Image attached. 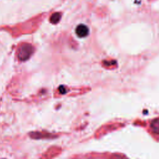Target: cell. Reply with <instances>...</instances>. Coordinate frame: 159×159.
I'll return each mask as SVG.
<instances>
[{"label":"cell","instance_id":"obj_4","mask_svg":"<svg viewBox=\"0 0 159 159\" xmlns=\"http://www.w3.org/2000/svg\"><path fill=\"white\" fill-rule=\"evenodd\" d=\"M61 19V14L59 12H55L50 17V22L53 24H57Z\"/></svg>","mask_w":159,"mask_h":159},{"label":"cell","instance_id":"obj_3","mask_svg":"<svg viewBox=\"0 0 159 159\" xmlns=\"http://www.w3.org/2000/svg\"><path fill=\"white\" fill-rule=\"evenodd\" d=\"M152 132L155 134H159V119H154L150 124Z\"/></svg>","mask_w":159,"mask_h":159},{"label":"cell","instance_id":"obj_2","mask_svg":"<svg viewBox=\"0 0 159 159\" xmlns=\"http://www.w3.org/2000/svg\"><path fill=\"white\" fill-rule=\"evenodd\" d=\"M76 34L79 37H85L89 34V29L84 24H80L76 28Z\"/></svg>","mask_w":159,"mask_h":159},{"label":"cell","instance_id":"obj_1","mask_svg":"<svg viewBox=\"0 0 159 159\" xmlns=\"http://www.w3.org/2000/svg\"><path fill=\"white\" fill-rule=\"evenodd\" d=\"M34 52V48L31 45L28 43L22 45L18 52L19 59L21 61H24L27 60Z\"/></svg>","mask_w":159,"mask_h":159}]
</instances>
